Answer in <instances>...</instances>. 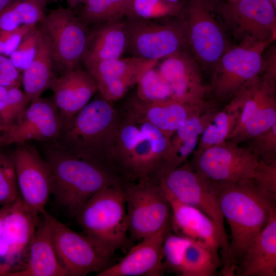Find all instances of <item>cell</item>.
<instances>
[{
  "instance_id": "cell-1",
  "label": "cell",
  "mask_w": 276,
  "mask_h": 276,
  "mask_svg": "<svg viewBox=\"0 0 276 276\" xmlns=\"http://www.w3.org/2000/svg\"><path fill=\"white\" fill-rule=\"evenodd\" d=\"M120 117L107 166L124 182L158 183L170 170V137L125 107Z\"/></svg>"
},
{
  "instance_id": "cell-2",
  "label": "cell",
  "mask_w": 276,
  "mask_h": 276,
  "mask_svg": "<svg viewBox=\"0 0 276 276\" xmlns=\"http://www.w3.org/2000/svg\"><path fill=\"white\" fill-rule=\"evenodd\" d=\"M275 200L276 194L261 188L254 179L222 187L219 202L231 228L230 256L235 272L247 250L276 211Z\"/></svg>"
},
{
  "instance_id": "cell-3",
  "label": "cell",
  "mask_w": 276,
  "mask_h": 276,
  "mask_svg": "<svg viewBox=\"0 0 276 276\" xmlns=\"http://www.w3.org/2000/svg\"><path fill=\"white\" fill-rule=\"evenodd\" d=\"M47 144L42 150L52 175L51 195L69 215L75 217L85 203L103 188L124 182L107 166Z\"/></svg>"
},
{
  "instance_id": "cell-4",
  "label": "cell",
  "mask_w": 276,
  "mask_h": 276,
  "mask_svg": "<svg viewBox=\"0 0 276 276\" xmlns=\"http://www.w3.org/2000/svg\"><path fill=\"white\" fill-rule=\"evenodd\" d=\"M119 117V110L112 102L100 95L64 123L58 138L49 144L79 158L107 166Z\"/></svg>"
},
{
  "instance_id": "cell-5",
  "label": "cell",
  "mask_w": 276,
  "mask_h": 276,
  "mask_svg": "<svg viewBox=\"0 0 276 276\" xmlns=\"http://www.w3.org/2000/svg\"><path fill=\"white\" fill-rule=\"evenodd\" d=\"M123 183L97 192L75 216L84 234L114 254L130 241Z\"/></svg>"
},
{
  "instance_id": "cell-6",
  "label": "cell",
  "mask_w": 276,
  "mask_h": 276,
  "mask_svg": "<svg viewBox=\"0 0 276 276\" xmlns=\"http://www.w3.org/2000/svg\"><path fill=\"white\" fill-rule=\"evenodd\" d=\"M158 184L178 200L199 209L215 223L222 239L221 270L225 273L231 272L233 265L229 242L219 202V194L223 185L203 176L188 162L166 173Z\"/></svg>"
},
{
  "instance_id": "cell-7",
  "label": "cell",
  "mask_w": 276,
  "mask_h": 276,
  "mask_svg": "<svg viewBox=\"0 0 276 276\" xmlns=\"http://www.w3.org/2000/svg\"><path fill=\"white\" fill-rule=\"evenodd\" d=\"M215 1L183 0L177 15L193 56L200 66L211 71L232 46L216 13Z\"/></svg>"
},
{
  "instance_id": "cell-8",
  "label": "cell",
  "mask_w": 276,
  "mask_h": 276,
  "mask_svg": "<svg viewBox=\"0 0 276 276\" xmlns=\"http://www.w3.org/2000/svg\"><path fill=\"white\" fill-rule=\"evenodd\" d=\"M124 21L125 51L131 56L159 61L189 49L184 26L177 16L149 20L125 16Z\"/></svg>"
},
{
  "instance_id": "cell-9",
  "label": "cell",
  "mask_w": 276,
  "mask_h": 276,
  "mask_svg": "<svg viewBox=\"0 0 276 276\" xmlns=\"http://www.w3.org/2000/svg\"><path fill=\"white\" fill-rule=\"evenodd\" d=\"M260 75L244 85L233 97L239 115L227 140L240 145L276 123L275 81Z\"/></svg>"
},
{
  "instance_id": "cell-10",
  "label": "cell",
  "mask_w": 276,
  "mask_h": 276,
  "mask_svg": "<svg viewBox=\"0 0 276 276\" xmlns=\"http://www.w3.org/2000/svg\"><path fill=\"white\" fill-rule=\"evenodd\" d=\"M226 33L239 43L269 44L275 38L276 8L268 0L215 1Z\"/></svg>"
},
{
  "instance_id": "cell-11",
  "label": "cell",
  "mask_w": 276,
  "mask_h": 276,
  "mask_svg": "<svg viewBox=\"0 0 276 276\" xmlns=\"http://www.w3.org/2000/svg\"><path fill=\"white\" fill-rule=\"evenodd\" d=\"M188 162L207 179L224 185L251 179L256 181L263 162L248 148L228 140L194 152Z\"/></svg>"
},
{
  "instance_id": "cell-12",
  "label": "cell",
  "mask_w": 276,
  "mask_h": 276,
  "mask_svg": "<svg viewBox=\"0 0 276 276\" xmlns=\"http://www.w3.org/2000/svg\"><path fill=\"white\" fill-rule=\"evenodd\" d=\"M49 217L55 252L67 276L98 274L112 265L114 253L95 239Z\"/></svg>"
},
{
  "instance_id": "cell-13",
  "label": "cell",
  "mask_w": 276,
  "mask_h": 276,
  "mask_svg": "<svg viewBox=\"0 0 276 276\" xmlns=\"http://www.w3.org/2000/svg\"><path fill=\"white\" fill-rule=\"evenodd\" d=\"M268 44L239 43L232 45L220 57L212 71L209 91L213 100H230L249 81L262 74V54Z\"/></svg>"
},
{
  "instance_id": "cell-14",
  "label": "cell",
  "mask_w": 276,
  "mask_h": 276,
  "mask_svg": "<svg viewBox=\"0 0 276 276\" xmlns=\"http://www.w3.org/2000/svg\"><path fill=\"white\" fill-rule=\"evenodd\" d=\"M123 186L131 240L140 241L171 221L170 205L158 183L124 182Z\"/></svg>"
},
{
  "instance_id": "cell-15",
  "label": "cell",
  "mask_w": 276,
  "mask_h": 276,
  "mask_svg": "<svg viewBox=\"0 0 276 276\" xmlns=\"http://www.w3.org/2000/svg\"><path fill=\"white\" fill-rule=\"evenodd\" d=\"M40 24L54 66L62 74L79 66L87 45L88 27L71 9L63 8L51 11Z\"/></svg>"
},
{
  "instance_id": "cell-16",
  "label": "cell",
  "mask_w": 276,
  "mask_h": 276,
  "mask_svg": "<svg viewBox=\"0 0 276 276\" xmlns=\"http://www.w3.org/2000/svg\"><path fill=\"white\" fill-rule=\"evenodd\" d=\"M64 122L52 99L32 101L24 113L2 132L3 145L21 144L31 140L46 143L54 142L60 134Z\"/></svg>"
},
{
  "instance_id": "cell-17",
  "label": "cell",
  "mask_w": 276,
  "mask_h": 276,
  "mask_svg": "<svg viewBox=\"0 0 276 276\" xmlns=\"http://www.w3.org/2000/svg\"><path fill=\"white\" fill-rule=\"evenodd\" d=\"M12 157L20 197L30 208L40 214L51 195L49 166L34 147L17 144Z\"/></svg>"
},
{
  "instance_id": "cell-18",
  "label": "cell",
  "mask_w": 276,
  "mask_h": 276,
  "mask_svg": "<svg viewBox=\"0 0 276 276\" xmlns=\"http://www.w3.org/2000/svg\"><path fill=\"white\" fill-rule=\"evenodd\" d=\"M40 214L30 208L20 196L9 204L4 215L2 236L6 262L7 276L25 266L31 241L38 223Z\"/></svg>"
},
{
  "instance_id": "cell-19",
  "label": "cell",
  "mask_w": 276,
  "mask_h": 276,
  "mask_svg": "<svg viewBox=\"0 0 276 276\" xmlns=\"http://www.w3.org/2000/svg\"><path fill=\"white\" fill-rule=\"evenodd\" d=\"M158 62L131 56L84 66L95 81L100 95L112 102L122 98Z\"/></svg>"
},
{
  "instance_id": "cell-20",
  "label": "cell",
  "mask_w": 276,
  "mask_h": 276,
  "mask_svg": "<svg viewBox=\"0 0 276 276\" xmlns=\"http://www.w3.org/2000/svg\"><path fill=\"white\" fill-rule=\"evenodd\" d=\"M160 60L155 67L170 87L172 99L191 104L206 100L208 89L203 83L200 66L187 50Z\"/></svg>"
},
{
  "instance_id": "cell-21",
  "label": "cell",
  "mask_w": 276,
  "mask_h": 276,
  "mask_svg": "<svg viewBox=\"0 0 276 276\" xmlns=\"http://www.w3.org/2000/svg\"><path fill=\"white\" fill-rule=\"evenodd\" d=\"M171 221L154 234L143 239L119 262L112 264L98 276H159L165 271L163 246Z\"/></svg>"
},
{
  "instance_id": "cell-22",
  "label": "cell",
  "mask_w": 276,
  "mask_h": 276,
  "mask_svg": "<svg viewBox=\"0 0 276 276\" xmlns=\"http://www.w3.org/2000/svg\"><path fill=\"white\" fill-rule=\"evenodd\" d=\"M211 102V100H206L191 104L173 99L148 102L134 96L124 107L170 137L187 120L205 109Z\"/></svg>"
},
{
  "instance_id": "cell-23",
  "label": "cell",
  "mask_w": 276,
  "mask_h": 276,
  "mask_svg": "<svg viewBox=\"0 0 276 276\" xmlns=\"http://www.w3.org/2000/svg\"><path fill=\"white\" fill-rule=\"evenodd\" d=\"M161 188L170 205L171 228L174 233L202 242L218 253L222 239L215 223L199 209L180 202Z\"/></svg>"
},
{
  "instance_id": "cell-24",
  "label": "cell",
  "mask_w": 276,
  "mask_h": 276,
  "mask_svg": "<svg viewBox=\"0 0 276 276\" xmlns=\"http://www.w3.org/2000/svg\"><path fill=\"white\" fill-rule=\"evenodd\" d=\"M50 88L53 92L52 100L64 123L81 110L98 91L94 79L79 66L55 78Z\"/></svg>"
},
{
  "instance_id": "cell-25",
  "label": "cell",
  "mask_w": 276,
  "mask_h": 276,
  "mask_svg": "<svg viewBox=\"0 0 276 276\" xmlns=\"http://www.w3.org/2000/svg\"><path fill=\"white\" fill-rule=\"evenodd\" d=\"M49 216L45 210L40 214L29 247L25 267L10 276H67L55 252Z\"/></svg>"
},
{
  "instance_id": "cell-26",
  "label": "cell",
  "mask_w": 276,
  "mask_h": 276,
  "mask_svg": "<svg viewBox=\"0 0 276 276\" xmlns=\"http://www.w3.org/2000/svg\"><path fill=\"white\" fill-rule=\"evenodd\" d=\"M126 44L124 17L93 25L82 62L86 65L121 58Z\"/></svg>"
},
{
  "instance_id": "cell-27",
  "label": "cell",
  "mask_w": 276,
  "mask_h": 276,
  "mask_svg": "<svg viewBox=\"0 0 276 276\" xmlns=\"http://www.w3.org/2000/svg\"><path fill=\"white\" fill-rule=\"evenodd\" d=\"M236 271L239 276L276 275V211L247 250Z\"/></svg>"
},
{
  "instance_id": "cell-28",
  "label": "cell",
  "mask_w": 276,
  "mask_h": 276,
  "mask_svg": "<svg viewBox=\"0 0 276 276\" xmlns=\"http://www.w3.org/2000/svg\"><path fill=\"white\" fill-rule=\"evenodd\" d=\"M218 109L213 101L207 107L190 117L170 137L168 159L170 170L188 161L196 151L200 136Z\"/></svg>"
},
{
  "instance_id": "cell-29",
  "label": "cell",
  "mask_w": 276,
  "mask_h": 276,
  "mask_svg": "<svg viewBox=\"0 0 276 276\" xmlns=\"http://www.w3.org/2000/svg\"><path fill=\"white\" fill-rule=\"evenodd\" d=\"M54 64L48 41L41 31L34 57L23 71L21 82L30 103L41 97L55 79Z\"/></svg>"
},
{
  "instance_id": "cell-30",
  "label": "cell",
  "mask_w": 276,
  "mask_h": 276,
  "mask_svg": "<svg viewBox=\"0 0 276 276\" xmlns=\"http://www.w3.org/2000/svg\"><path fill=\"white\" fill-rule=\"evenodd\" d=\"M222 267L219 254L204 243L191 239L183 254L180 276H216Z\"/></svg>"
},
{
  "instance_id": "cell-31",
  "label": "cell",
  "mask_w": 276,
  "mask_h": 276,
  "mask_svg": "<svg viewBox=\"0 0 276 276\" xmlns=\"http://www.w3.org/2000/svg\"><path fill=\"white\" fill-rule=\"evenodd\" d=\"M45 4L41 0H12L0 11V33L40 23L46 15Z\"/></svg>"
},
{
  "instance_id": "cell-32",
  "label": "cell",
  "mask_w": 276,
  "mask_h": 276,
  "mask_svg": "<svg viewBox=\"0 0 276 276\" xmlns=\"http://www.w3.org/2000/svg\"><path fill=\"white\" fill-rule=\"evenodd\" d=\"M238 115V105L232 98L223 108L218 109L214 114L200 136L194 152H201L226 141L235 126Z\"/></svg>"
},
{
  "instance_id": "cell-33",
  "label": "cell",
  "mask_w": 276,
  "mask_h": 276,
  "mask_svg": "<svg viewBox=\"0 0 276 276\" xmlns=\"http://www.w3.org/2000/svg\"><path fill=\"white\" fill-rule=\"evenodd\" d=\"M131 0H86L77 15L87 27L126 16Z\"/></svg>"
},
{
  "instance_id": "cell-34",
  "label": "cell",
  "mask_w": 276,
  "mask_h": 276,
  "mask_svg": "<svg viewBox=\"0 0 276 276\" xmlns=\"http://www.w3.org/2000/svg\"><path fill=\"white\" fill-rule=\"evenodd\" d=\"M182 5L171 4L165 0H131L126 16L146 20L175 16L178 15Z\"/></svg>"
},
{
  "instance_id": "cell-35",
  "label": "cell",
  "mask_w": 276,
  "mask_h": 276,
  "mask_svg": "<svg viewBox=\"0 0 276 276\" xmlns=\"http://www.w3.org/2000/svg\"><path fill=\"white\" fill-rule=\"evenodd\" d=\"M135 97L148 102L172 99L170 87L155 66L148 70L137 83Z\"/></svg>"
},
{
  "instance_id": "cell-36",
  "label": "cell",
  "mask_w": 276,
  "mask_h": 276,
  "mask_svg": "<svg viewBox=\"0 0 276 276\" xmlns=\"http://www.w3.org/2000/svg\"><path fill=\"white\" fill-rule=\"evenodd\" d=\"M190 240L191 239L172 233L171 228L168 231L163 246L165 270L179 275L183 254Z\"/></svg>"
},
{
  "instance_id": "cell-37",
  "label": "cell",
  "mask_w": 276,
  "mask_h": 276,
  "mask_svg": "<svg viewBox=\"0 0 276 276\" xmlns=\"http://www.w3.org/2000/svg\"><path fill=\"white\" fill-rule=\"evenodd\" d=\"M19 196L12 155L0 151V207L13 202Z\"/></svg>"
},
{
  "instance_id": "cell-38",
  "label": "cell",
  "mask_w": 276,
  "mask_h": 276,
  "mask_svg": "<svg viewBox=\"0 0 276 276\" xmlns=\"http://www.w3.org/2000/svg\"><path fill=\"white\" fill-rule=\"evenodd\" d=\"M245 146L265 163H276V123L247 142Z\"/></svg>"
},
{
  "instance_id": "cell-39",
  "label": "cell",
  "mask_w": 276,
  "mask_h": 276,
  "mask_svg": "<svg viewBox=\"0 0 276 276\" xmlns=\"http://www.w3.org/2000/svg\"><path fill=\"white\" fill-rule=\"evenodd\" d=\"M40 34V28L36 26L34 27L25 35L16 49L9 56L12 63L19 71H25L33 60Z\"/></svg>"
},
{
  "instance_id": "cell-40",
  "label": "cell",
  "mask_w": 276,
  "mask_h": 276,
  "mask_svg": "<svg viewBox=\"0 0 276 276\" xmlns=\"http://www.w3.org/2000/svg\"><path fill=\"white\" fill-rule=\"evenodd\" d=\"M19 72L10 58L0 54V86L7 88L19 86L21 81Z\"/></svg>"
},
{
  "instance_id": "cell-41",
  "label": "cell",
  "mask_w": 276,
  "mask_h": 276,
  "mask_svg": "<svg viewBox=\"0 0 276 276\" xmlns=\"http://www.w3.org/2000/svg\"><path fill=\"white\" fill-rule=\"evenodd\" d=\"M7 89L10 110L14 122L24 113L31 103L25 92L19 86L11 87Z\"/></svg>"
},
{
  "instance_id": "cell-42",
  "label": "cell",
  "mask_w": 276,
  "mask_h": 276,
  "mask_svg": "<svg viewBox=\"0 0 276 276\" xmlns=\"http://www.w3.org/2000/svg\"><path fill=\"white\" fill-rule=\"evenodd\" d=\"M36 25H24L6 32L3 54L10 56L18 47L25 35Z\"/></svg>"
},
{
  "instance_id": "cell-43",
  "label": "cell",
  "mask_w": 276,
  "mask_h": 276,
  "mask_svg": "<svg viewBox=\"0 0 276 276\" xmlns=\"http://www.w3.org/2000/svg\"><path fill=\"white\" fill-rule=\"evenodd\" d=\"M0 117L5 127L13 122L9 104L8 89L2 86H0Z\"/></svg>"
},
{
  "instance_id": "cell-44",
  "label": "cell",
  "mask_w": 276,
  "mask_h": 276,
  "mask_svg": "<svg viewBox=\"0 0 276 276\" xmlns=\"http://www.w3.org/2000/svg\"><path fill=\"white\" fill-rule=\"evenodd\" d=\"M8 204L0 207V276H6L8 273L2 236L3 220Z\"/></svg>"
},
{
  "instance_id": "cell-45",
  "label": "cell",
  "mask_w": 276,
  "mask_h": 276,
  "mask_svg": "<svg viewBox=\"0 0 276 276\" xmlns=\"http://www.w3.org/2000/svg\"><path fill=\"white\" fill-rule=\"evenodd\" d=\"M70 9L75 8L76 7L82 5L86 0H66Z\"/></svg>"
},
{
  "instance_id": "cell-46",
  "label": "cell",
  "mask_w": 276,
  "mask_h": 276,
  "mask_svg": "<svg viewBox=\"0 0 276 276\" xmlns=\"http://www.w3.org/2000/svg\"><path fill=\"white\" fill-rule=\"evenodd\" d=\"M6 37V32L0 33V54H3L5 40Z\"/></svg>"
},
{
  "instance_id": "cell-47",
  "label": "cell",
  "mask_w": 276,
  "mask_h": 276,
  "mask_svg": "<svg viewBox=\"0 0 276 276\" xmlns=\"http://www.w3.org/2000/svg\"><path fill=\"white\" fill-rule=\"evenodd\" d=\"M12 0H0V11L6 7Z\"/></svg>"
},
{
  "instance_id": "cell-48",
  "label": "cell",
  "mask_w": 276,
  "mask_h": 276,
  "mask_svg": "<svg viewBox=\"0 0 276 276\" xmlns=\"http://www.w3.org/2000/svg\"><path fill=\"white\" fill-rule=\"evenodd\" d=\"M165 1L173 4L182 5L183 0H165Z\"/></svg>"
},
{
  "instance_id": "cell-49",
  "label": "cell",
  "mask_w": 276,
  "mask_h": 276,
  "mask_svg": "<svg viewBox=\"0 0 276 276\" xmlns=\"http://www.w3.org/2000/svg\"><path fill=\"white\" fill-rule=\"evenodd\" d=\"M5 128V126L3 124L2 119L0 117V132H2Z\"/></svg>"
},
{
  "instance_id": "cell-50",
  "label": "cell",
  "mask_w": 276,
  "mask_h": 276,
  "mask_svg": "<svg viewBox=\"0 0 276 276\" xmlns=\"http://www.w3.org/2000/svg\"><path fill=\"white\" fill-rule=\"evenodd\" d=\"M276 8V0H268Z\"/></svg>"
},
{
  "instance_id": "cell-51",
  "label": "cell",
  "mask_w": 276,
  "mask_h": 276,
  "mask_svg": "<svg viewBox=\"0 0 276 276\" xmlns=\"http://www.w3.org/2000/svg\"><path fill=\"white\" fill-rule=\"evenodd\" d=\"M41 1H42L44 2L45 3H46V2H56L58 0H41Z\"/></svg>"
},
{
  "instance_id": "cell-52",
  "label": "cell",
  "mask_w": 276,
  "mask_h": 276,
  "mask_svg": "<svg viewBox=\"0 0 276 276\" xmlns=\"http://www.w3.org/2000/svg\"><path fill=\"white\" fill-rule=\"evenodd\" d=\"M217 1L233 2H236V1H239V0H217Z\"/></svg>"
},
{
  "instance_id": "cell-53",
  "label": "cell",
  "mask_w": 276,
  "mask_h": 276,
  "mask_svg": "<svg viewBox=\"0 0 276 276\" xmlns=\"http://www.w3.org/2000/svg\"><path fill=\"white\" fill-rule=\"evenodd\" d=\"M2 145H3V144H2V136L0 135V146H1Z\"/></svg>"
}]
</instances>
